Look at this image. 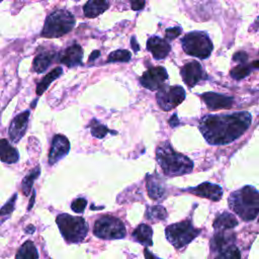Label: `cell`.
<instances>
[{"label": "cell", "instance_id": "cell-23", "mask_svg": "<svg viewBox=\"0 0 259 259\" xmlns=\"http://www.w3.org/2000/svg\"><path fill=\"white\" fill-rule=\"evenodd\" d=\"M0 152H1V161L7 164L16 163L19 159L18 151L13 148L7 140L2 139L0 142Z\"/></svg>", "mask_w": 259, "mask_h": 259}, {"label": "cell", "instance_id": "cell-38", "mask_svg": "<svg viewBox=\"0 0 259 259\" xmlns=\"http://www.w3.org/2000/svg\"><path fill=\"white\" fill-rule=\"evenodd\" d=\"M169 123H170V125L173 126V127L179 124V120H178V117H177L176 113H174V114L172 115V117H171L170 120H169Z\"/></svg>", "mask_w": 259, "mask_h": 259}, {"label": "cell", "instance_id": "cell-13", "mask_svg": "<svg viewBox=\"0 0 259 259\" xmlns=\"http://www.w3.org/2000/svg\"><path fill=\"white\" fill-rule=\"evenodd\" d=\"M185 191L199 197L210 199L212 201H219L223 196L222 187L218 184H213L210 182H203L195 187L187 188L185 189Z\"/></svg>", "mask_w": 259, "mask_h": 259}, {"label": "cell", "instance_id": "cell-20", "mask_svg": "<svg viewBox=\"0 0 259 259\" xmlns=\"http://www.w3.org/2000/svg\"><path fill=\"white\" fill-rule=\"evenodd\" d=\"M109 7V0H88L83 7L84 15L94 18L103 13Z\"/></svg>", "mask_w": 259, "mask_h": 259}, {"label": "cell", "instance_id": "cell-3", "mask_svg": "<svg viewBox=\"0 0 259 259\" xmlns=\"http://www.w3.org/2000/svg\"><path fill=\"white\" fill-rule=\"evenodd\" d=\"M228 201L230 208L243 221H252L259 213V192L251 185L232 192Z\"/></svg>", "mask_w": 259, "mask_h": 259}, {"label": "cell", "instance_id": "cell-5", "mask_svg": "<svg viewBox=\"0 0 259 259\" xmlns=\"http://www.w3.org/2000/svg\"><path fill=\"white\" fill-rule=\"evenodd\" d=\"M56 223L67 243H80L88 233L87 224L81 217L61 213L56 218Z\"/></svg>", "mask_w": 259, "mask_h": 259}, {"label": "cell", "instance_id": "cell-21", "mask_svg": "<svg viewBox=\"0 0 259 259\" xmlns=\"http://www.w3.org/2000/svg\"><path fill=\"white\" fill-rule=\"evenodd\" d=\"M133 238L135 239V241L139 242L140 244L149 247L153 245V230L149 225L146 224H141L140 226H138L135 231L133 232Z\"/></svg>", "mask_w": 259, "mask_h": 259}, {"label": "cell", "instance_id": "cell-27", "mask_svg": "<svg viewBox=\"0 0 259 259\" xmlns=\"http://www.w3.org/2000/svg\"><path fill=\"white\" fill-rule=\"evenodd\" d=\"M147 220L151 222H159L164 221L167 218V211L162 205H148L145 213Z\"/></svg>", "mask_w": 259, "mask_h": 259}, {"label": "cell", "instance_id": "cell-30", "mask_svg": "<svg viewBox=\"0 0 259 259\" xmlns=\"http://www.w3.org/2000/svg\"><path fill=\"white\" fill-rule=\"evenodd\" d=\"M255 69V66L254 64H250V65H247V64H241L235 68H233L230 72L231 76L236 79V80H240V79H243L245 77H247L251 71Z\"/></svg>", "mask_w": 259, "mask_h": 259}, {"label": "cell", "instance_id": "cell-32", "mask_svg": "<svg viewBox=\"0 0 259 259\" xmlns=\"http://www.w3.org/2000/svg\"><path fill=\"white\" fill-rule=\"evenodd\" d=\"M215 259H241V254L239 249L233 245L224 252L220 253Z\"/></svg>", "mask_w": 259, "mask_h": 259}, {"label": "cell", "instance_id": "cell-12", "mask_svg": "<svg viewBox=\"0 0 259 259\" xmlns=\"http://www.w3.org/2000/svg\"><path fill=\"white\" fill-rule=\"evenodd\" d=\"M70 150V142L63 135H56L53 139L52 146L49 152V164L54 165L64 158Z\"/></svg>", "mask_w": 259, "mask_h": 259}, {"label": "cell", "instance_id": "cell-29", "mask_svg": "<svg viewBox=\"0 0 259 259\" xmlns=\"http://www.w3.org/2000/svg\"><path fill=\"white\" fill-rule=\"evenodd\" d=\"M40 174V169L38 166H36L34 169H32L22 180V191L24 195H28L30 193L31 187L33 185V182L35 181V179L39 176Z\"/></svg>", "mask_w": 259, "mask_h": 259}, {"label": "cell", "instance_id": "cell-24", "mask_svg": "<svg viewBox=\"0 0 259 259\" xmlns=\"http://www.w3.org/2000/svg\"><path fill=\"white\" fill-rule=\"evenodd\" d=\"M54 57H55V53L53 52L38 53L33 60V64H32L33 70L36 73L45 72L48 69V67L52 64Z\"/></svg>", "mask_w": 259, "mask_h": 259}, {"label": "cell", "instance_id": "cell-26", "mask_svg": "<svg viewBox=\"0 0 259 259\" xmlns=\"http://www.w3.org/2000/svg\"><path fill=\"white\" fill-rule=\"evenodd\" d=\"M63 74V69L61 67H57L53 69L49 74H47L44 79L37 84L36 86V94L41 95L50 86V84L56 80L58 77H60Z\"/></svg>", "mask_w": 259, "mask_h": 259}, {"label": "cell", "instance_id": "cell-11", "mask_svg": "<svg viewBox=\"0 0 259 259\" xmlns=\"http://www.w3.org/2000/svg\"><path fill=\"white\" fill-rule=\"evenodd\" d=\"M180 74H181L183 82L188 87H193L201 80H205L207 78V75L204 72L203 68L196 61L186 63L181 68Z\"/></svg>", "mask_w": 259, "mask_h": 259}, {"label": "cell", "instance_id": "cell-22", "mask_svg": "<svg viewBox=\"0 0 259 259\" xmlns=\"http://www.w3.org/2000/svg\"><path fill=\"white\" fill-rule=\"evenodd\" d=\"M237 225V219L232 213L225 211L215 218L213 222V229L215 231H227L235 228Z\"/></svg>", "mask_w": 259, "mask_h": 259}, {"label": "cell", "instance_id": "cell-16", "mask_svg": "<svg viewBox=\"0 0 259 259\" xmlns=\"http://www.w3.org/2000/svg\"><path fill=\"white\" fill-rule=\"evenodd\" d=\"M200 97L204 101L208 109L210 110H217L221 108H230L234 103L233 97L214 93V92H205L201 94Z\"/></svg>", "mask_w": 259, "mask_h": 259}, {"label": "cell", "instance_id": "cell-14", "mask_svg": "<svg viewBox=\"0 0 259 259\" xmlns=\"http://www.w3.org/2000/svg\"><path fill=\"white\" fill-rule=\"evenodd\" d=\"M29 110L23 111L19 114H17L11 121L9 128H8V134H9V139L12 143H18L20 139L23 137V135L26 132L27 123H28V118H29Z\"/></svg>", "mask_w": 259, "mask_h": 259}, {"label": "cell", "instance_id": "cell-33", "mask_svg": "<svg viewBox=\"0 0 259 259\" xmlns=\"http://www.w3.org/2000/svg\"><path fill=\"white\" fill-rule=\"evenodd\" d=\"M17 199V193H14L11 198L1 207V217L4 218L5 215H9L13 210H14V207H15V201Z\"/></svg>", "mask_w": 259, "mask_h": 259}, {"label": "cell", "instance_id": "cell-8", "mask_svg": "<svg viewBox=\"0 0 259 259\" xmlns=\"http://www.w3.org/2000/svg\"><path fill=\"white\" fill-rule=\"evenodd\" d=\"M93 233L99 239L115 240L124 238L126 231L123 223L119 219L111 215H103L95 222Z\"/></svg>", "mask_w": 259, "mask_h": 259}, {"label": "cell", "instance_id": "cell-31", "mask_svg": "<svg viewBox=\"0 0 259 259\" xmlns=\"http://www.w3.org/2000/svg\"><path fill=\"white\" fill-rule=\"evenodd\" d=\"M131 58L132 55L127 50H116L108 55L107 62H128Z\"/></svg>", "mask_w": 259, "mask_h": 259}, {"label": "cell", "instance_id": "cell-18", "mask_svg": "<svg viewBox=\"0 0 259 259\" xmlns=\"http://www.w3.org/2000/svg\"><path fill=\"white\" fill-rule=\"evenodd\" d=\"M147 49L149 52L152 53L154 59L162 60L169 55L171 51V46L164 38H161L157 35H153L148 38Z\"/></svg>", "mask_w": 259, "mask_h": 259}, {"label": "cell", "instance_id": "cell-1", "mask_svg": "<svg viewBox=\"0 0 259 259\" xmlns=\"http://www.w3.org/2000/svg\"><path fill=\"white\" fill-rule=\"evenodd\" d=\"M251 114L247 111L229 114H210L199 121V131L210 145H226L239 139L251 124Z\"/></svg>", "mask_w": 259, "mask_h": 259}, {"label": "cell", "instance_id": "cell-6", "mask_svg": "<svg viewBox=\"0 0 259 259\" xmlns=\"http://www.w3.org/2000/svg\"><path fill=\"white\" fill-rule=\"evenodd\" d=\"M183 51L192 57L206 59L210 56L213 46L209 36L203 31H191L181 39Z\"/></svg>", "mask_w": 259, "mask_h": 259}, {"label": "cell", "instance_id": "cell-36", "mask_svg": "<svg viewBox=\"0 0 259 259\" xmlns=\"http://www.w3.org/2000/svg\"><path fill=\"white\" fill-rule=\"evenodd\" d=\"M233 60L236 62H240L241 64H246L248 60V55L245 52H238L233 56Z\"/></svg>", "mask_w": 259, "mask_h": 259}, {"label": "cell", "instance_id": "cell-28", "mask_svg": "<svg viewBox=\"0 0 259 259\" xmlns=\"http://www.w3.org/2000/svg\"><path fill=\"white\" fill-rule=\"evenodd\" d=\"M89 127H90V132H91V135L97 139H102L105 137V135L107 133H110L112 135H116L117 132L115 131H111L109 130L106 125L100 123L97 119L93 118L90 123H89Z\"/></svg>", "mask_w": 259, "mask_h": 259}, {"label": "cell", "instance_id": "cell-34", "mask_svg": "<svg viewBox=\"0 0 259 259\" xmlns=\"http://www.w3.org/2000/svg\"><path fill=\"white\" fill-rule=\"evenodd\" d=\"M87 205V200L83 197H79V198H76L72 201L71 203V208L72 210H74L75 212H83L85 207Z\"/></svg>", "mask_w": 259, "mask_h": 259}, {"label": "cell", "instance_id": "cell-4", "mask_svg": "<svg viewBox=\"0 0 259 259\" xmlns=\"http://www.w3.org/2000/svg\"><path fill=\"white\" fill-rule=\"evenodd\" d=\"M75 26V18L66 9H58L46 18L40 35L44 37H60L70 32Z\"/></svg>", "mask_w": 259, "mask_h": 259}, {"label": "cell", "instance_id": "cell-7", "mask_svg": "<svg viewBox=\"0 0 259 259\" xmlns=\"http://www.w3.org/2000/svg\"><path fill=\"white\" fill-rule=\"evenodd\" d=\"M200 233L199 229L193 227L190 220H185L168 226L165 230L166 239L176 249H181L189 244Z\"/></svg>", "mask_w": 259, "mask_h": 259}, {"label": "cell", "instance_id": "cell-17", "mask_svg": "<svg viewBox=\"0 0 259 259\" xmlns=\"http://www.w3.org/2000/svg\"><path fill=\"white\" fill-rule=\"evenodd\" d=\"M146 185L149 196L154 200H160L164 197L165 194V182L157 174H148L146 176Z\"/></svg>", "mask_w": 259, "mask_h": 259}, {"label": "cell", "instance_id": "cell-35", "mask_svg": "<svg viewBox=\"0 0 259 259\" xmlns=\"http://www.w3.org/2000/svg\"><path fill=\"white\" fill-rule=\"evenodd\" d=\"M182 32V28L181 26H174V27H171V28H167L166 31H165V35H166V38L167 39H174L176 38L177 36H179Z\"/></svg>", "mask_w": 259, "mask_h": 259}, {"label": "cell", "instance_id": "cell-42", "mask_svg": "<svg viewBox=\"0 0 259 259\" xmlns=\"http://www.w3.org/2000/svg\"><path fill=\"white\" fill-rule=\"evenodd\" d=\"M34 193H35V192L33 191V192H32V196H31V198H30V201H29V204H28V207H27V210H30L31 206L33 205V201H34V195H35Z\"/></svg>", "mask_w": 259, "mask_h": 259}, {"label": "cell", "instance_id": "cell-19", "mask_svg": "<svg viewBox=\"0 0 259 259\" xmlns=\"http://www.w3.org/2000/svg\"><path fill=\"white\" fill-rule=\"evenodd\" d=\"M235 241V234L227 231H217L210 240V250L212 252L222 253L231 246Z\"/></svg>", "mask_w": 259, "mask_h": 259}, {"label": "cell", "instance_id": "cell-43", "mask_svg": "<svg viewBox=\"0 0 259 259\" xmlns=\"http://www.w3.org/2000/svg\"><path fill=\"white\" fill-rule=\"evenodd\" d=\"M34 231H35V228H34L33 226H28V227L25 229V232H26V233H30V234L33 233Z\"/></svg>", "mask_w": 259, "mask_h": 259}, {"label": "cell", "instance_id": "cell-39", "mask_svg": "<svg viewBox=\"0 0 259 259\" xmlns=\"http://www.w3.org/2000/svg\"><path fill=\"white\" fill-rule=\"evenodd\" d=\"M144 255H145V259H160V258H158L157 256H155L154 254H152L148 249H146L145 248V250H144Z\"/></svg>", "mask_w": 259, "mask_h": 259}, {"label": "cell", "instance_id": "cell-10", "mask_svg": "<svg viewBox=\"0 0 259 259\" xmlns=\"http://www.w3.org/2000/svg\"><path fill=\"white\" fill-rule=\"evenodd\" d=\"M168 79L167 71L164 67H154L148 69L140 78L143 87L149 90H159L164 86V82Z\"/></svg>", "mask_w": 259, "mask_h": 259}, {"label": "cell", "instance_id": "cell-9", "mask_svg": "<svg viewBox=\"0 0 259 259\" xmlns=\"http://www.w3.org/2000/svg\"><path fill=\"white\" fill-rule=\"evenodd\" d=\"M158 105L165 111L178 106L185 99V91L181 86L164 85L156 94Z\"/></svg>", "mask_w": 259, "mask_h": 259}, {"label": "cell", "instance_id": "cell-15", "mask_svg": "<svg viewBox=\"0 0 259 259\" xmlns=\"http://www.w3.org/2000/svg\"><path fill=\"white\" fill-rule=\"evenodd\" d=\"M82 58H83V50L78 44H74L68 47L65 51H63L59 57L58 62L64 64L65 66L72 68L82 65Z\"/></svg>", "mask_w": 259, "mask_h": 259}, {"label": "cell", "instance_id": "cell-2", "mask_svg": "<svg viewBox=\"0 0 259 259\" xmlns=\"http://www.w3.org/2000/svg\"><path fill=\"white\" fill-rule=\"evenodd\" d=\"M156 160L166 176L174 177L188 174L193 169L192 161L181 153L174 151L169 142L157 147Z\"/></svg>", "mask_w": 259, "mask_h": 259}, {"label": "cell", "instance_id": "cell-25", "mask_svg": "<svg viewBox=\"0 0 259 259\" xmlns=\"http://www.w3.org/2000/svg\"><path fill=\"white\" fill-rule=\"evenodd\" d=\"M15 259H38V253L35 245L31 241H26L18 249Z\"/></svg>", "mask_w": 259, "mask_h": 259}, {"label": "cell", "instance_id": "cell-41", "mask_svg": "<svg viewBox=\"0 0 259 259\" xmlns=\"http://www.w3.org/2000/svg\"><path fill=\"white\" fill-rule=\"evenodd\" d=\"M132 47H133V49H134V51H135V52H138V51L140 50V48H139L138 44L136 42L135 37H132Z\"/></svg>", "mask_w": 259, "mask_h": 259}, {"label": "cell", "instance_id": "cell-40", "mask_svg": "<svg viewBox=\"0 0 259 259\" xmlns=\"http://www.w3.org/2000/svg\"><path fill=\"white\" fill-rule=\"evenodd\" d=\"M100 56V52L99 51H93V53L91 54V56L89 57V62H93L94 59L98 58Z\"/></svg>", "mask_w": 259, "mask_h": 259}, {"label": "cell", "instance_id": "cell-37", "mask_svg": "<svg viewBox=\"0 0 259 259\" xmlns=\"http://www.w3.org/2000/svg\"><path fill=\"white\" fill-rule=\"evenodd\" d=\"M131 4L133 10L139 11L145 7V0H131Z\"/></svg>", "mask_w": 259, "mask_h": 259}]
</instances>
